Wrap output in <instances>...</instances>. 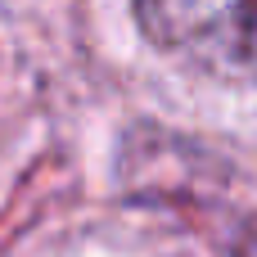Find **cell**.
<instances>
[{"label": "cell", "instance_id": "6da1fadb", "mask_svg": "<svg viewBox=\"0 0 257 257\" xmlns=\"http://www.w3.org/2000/svg\"><path fill=\"white\" fill-rule=\"evenodd\" d=\"M136 23L149 45L208 77L257 81V5L149 0L136 5Z\"/></svg>", "mask_w": 257, "mask_h": 257}]
</instances>
